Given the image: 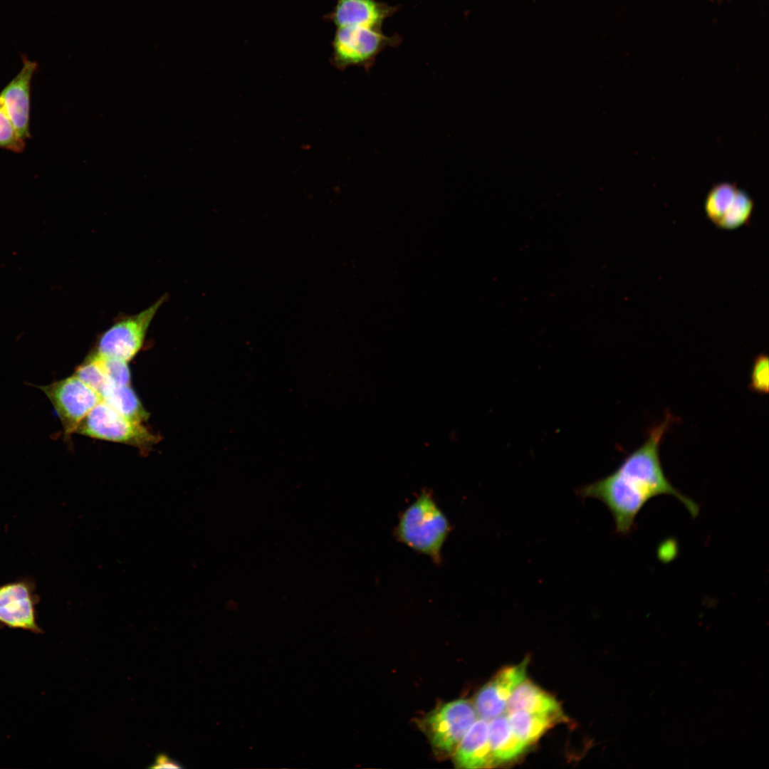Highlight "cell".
<instances>
[{
  "instance_id": "6da1fadb",
  "label": "cell",
  "mask_w": 769,
  "mask_h": 769,
  "mask_svg": "<svg viewBox=\"0 0 769 769\" xmlns=\"http://www.w3.org/2000/svg\"><path fill=\"white\" fill-rule=\"evenodd\" d=\"M671 422V417L667 416L652 428L645 441L611 474L578 490L581 497L596 498L605 505L613 517L616 532L621 535L631 533L642 508L661 495L678 498L692 517L699 514V506L671 484L661 466L660 445Z\"/></svg>"
},
{
  "instance_id": "7a4b0ae2",
  "label": "cell",
  "mask_w": 769,
  "mask_h": 769,
  "mask_svg": "<svg viewBox=\"0 0 769 769\" xmlns=\"http://www.w3.org/2000/svg\"><path fill=\"white\" fill-rule=\"evenodd\" d=\"M451 530L432 493L424 490L400 514L394 535L399 542L438 564Z\"/></svg>"
},
{
  "instance_id": "3957f363",
  "label": "cell",
  "mask_w": 769,
  "mask_h": 769,
  "mask_svg": "<svg viewBox=\"0 0 769 769\" xmlns=\"http://www.w3.org/2000/svg\"><path fill=\"white\" fill-rule=\"evenodd\" d=\"M75 433L137 448L147 454L161 439L143 422L122 415L100 401L79 424Z\"/></svg>"
},
{
  "instance_id": "277c9868",
  "label": "cell",
  "mask_w": 769,
  "mask_h": 769,
  "mask_svg": "<svg viewBox=\"0 0 769 769\" xmlns=\"http://www.w3.org/2000/svg\"><path fill=\"white\" fill-rule=\"evenodd\" d=\"M166 298L162 296L137 313L119 317L98 336L92 352L103 357L131 361L142 348L149 327Z\"/></svg>"
},
{
  "instance_id": "5b68a950",
  "label": "cell",
  "mask_w": 769,
  "mask_h": 769,
  "mask_svg": "<svg viewBox=\"0 0 769 769\" xmlns=\"http://www.w3.org/2000/svg\"><path fill=\"white\" fill-rule=\"evenodd\" d=\"M399 36H388L382 29L360 26L337 28L333 40V63L343 69L352 66L369 68L387 46L398 45Z\"/></svg>"
},
{
  "instance_id": "8992f818",
  "label": "cell",
  "mask_w": 769,
  "mask_h": 769,
  "mask_svg": "<svg viewBox=\"0 0 769 769\" xmlns=\"http://www.w3.org/2000/svg\"><path fill=\"white\" fill-rule=\"evenodd\" d=\"M47 397L68 441L79 424L101 401L100 395L75 375L46 385L36 386Z\"/></svg>"
},
{
  "instance_id": "52a82bcc",
  "label": "cell",
  "mask_w": 769,
  "mask_h": 769,
  "mask_svg": "<svg viewBox=\"0 0 769 769\" xmlns=\"http://www.w3.org/2000/svg\"><path fill=\"white\" fill-rule=\"evenodd\" d=\"M478 718L474 704L456 699L439 706L423 721L433 748L440 754H453L469 728Z\"/></svg>"
},
{
  "instance_id": "ba28073f",
  "label": "cell",
  "mask_w": 769,
  "mask_h": 769,
  "mask_svg": "<svg viewBox=\"0 0 769 769\" xmlns=\"http://www.w3.org/2000/svg\"><path fill=\"white\" fill-rule=\"evenodd\" d=\"M40 597L29 576L0 585V628L42 633L38 623L36 606Z\"/></svg>"
},
{
  "instance_id": "9c48e42d",
  "label": "cell",
  "mask_w": 769,
  "mask_h": 769,
  "mask_svg": "<svg viewBox=\"0 0 769 769\" xmlns=\"http://www.w3.org/2000/svg\"><path fill=\"white\" fill-rule=\"evenodd\" d=\"M22 60L23 66L19 73L0 93V108L9 117L20 138L25 140L31 137V83L38 64L26 56L22 57Z\"/></svg>"
},
{
  "instance_id": "30bf717a",
  "label": "cell",
  "mask_w": 769,
  "mask_h": 769,
  "mask_svg": "<svg viewBox=\"0 0 769 769\" xmlns=\"http://www.w3.org/2000/svg\"><path fill=\"white\" fill-rule=\"evenodd\" d=\"M527 664L503 669L478 691L474 703L478 716L488 721L503 714L511 694L525 679Z\"/></svg>"
},
{
  "instance_id": "8fae6325",
  "label": "cell",
  "mask_w": 769,
  "mask_h": 769,
  "mask_svg": "<svg viewBox=\"0 0 769 769\" xmlns=\"http://www.w3.org/2000/svg\"><path fill=\"white\" fill-rule=\"evenodd\" d=\"M397 9L377 0H338L329 18L337 28L360 26L382 29L384 21Z\"/></svg>"
},
{
  "instance_id": "7c38bea8",
  "label": "cell",
  "mask_w": 769,
  "mask_h": 769,
  "mask_svg": "<svg viewBox=\"0 0 769 769\" xmlns=\"http://www.w3.org/2000/svg\"><path fill=\"white\" fill-rule=\"evenodd\" d=\"M457 768L477 769L494 765L488 739V721L481 718L469 728L452 754Z\"/></svg>"
},
{
  "instance_id": "4fadbf2b",
  "label": "cell",
  "mask_w": 769,
  "mask_h": 769,
  "mask_svg": "<svg viewBox=\"0 0 769 769\" xmlns=\"http://www.w3.org/2000/svg\"><path fill=\"white\" fill-rule=\"evenodd\" d=\"M488 739L494 764L513 760L528 747L514 734L506 714L488 721Z\"/></svg>"
},
{
  "instance_id": "5bb4252c",
  "label": "cell",
  "mask_w": 769,
  "mask_h": 769,
  "mask_svg": "<svg viewBox=\"0 0 769 769\" xmlns=\"http://www.w3.org/2000/svg\"><path fill=\"white\" fill-rule=\"evenodd\" d=\"M523 711L530 713H562L558 702L529 681H522L513 691L506 705L508 713Z\"/></svg>"
},
{
  "instance_id": "9a60e30c",
  "label": "cell",
  "mask_w": 769,
  "mask_h": 769,
  "mask_svg": "<svg viewBox=\"0 0 769 769\" xmlns=\"http://www.w3.org/2000/svg\"><path fill=\"white\" fill-rule=\"evenodd\" d=\"M561 715L516 711L508 713V718L514 734L528 746L538 741Z\"/></svg>"
},
{
  "instance_id": "2e32d148",
  "label": "cell",
  "mask_w": 769,
  "mask_h": 769,
  "mask_svg": "<svg viewBox=\"0 0 769 769\" xmlns=\"http://www.w3.org/2000/svg\"><path fill=\"white\" fill-rule=\"evenodd\" d=\"M101 401L130 419L146 422L149 413L130 385H110L102 394Z\"/></svg>"
},
{
  "instance_id": "e0dca14e",
  "label": "cell",
  "mask_w": 769,
  "mask_h": 769,
  "mask_svg": "<svg viewBox=\"0 0 769 769\" xmlns=\"http://www.w3.org/2000/svg\"><path fill=\"white\" fill-rule=\"evenodd\" d=\"M740 189L731 183H720L708 192L704 209L708 219L716 224L732 206Z\"/></svg>"
},
{
  "instance_id": "ac0fdd59",
  "label": "cell",
  "mask_w": 769,
  "mask_h": 769,
  "mask_svg": "<svg viewBox=\"0 0 769 769\" xmlns=\"http://www.w3.org/2000/svg\"><path fill=\"white\" fill-rule=\"evenodd\" d=\"M754 202L750 196L740 189L729 210L715 224L723 230H733L746 225L750 220Z\"/></svg>"
},
{
  "instance_id": "d6986e66",
  "label": "cell",
  "mask_w": 769,
  "mask_h": 769,
  "mask_svg": "<svg viewBox=\"0 0 769 769\" xmlns=\"http://www.w3.org/2000/svg\"><path fill=\"white\" fill-rule=\"evenodd\" d=\"M73 375L95 391L100 398L104 392L113 385L108 381L98 360L91 353L75 367Z\"/></svg>"
},
{
  "instance_id": "ffe728a7",
  "label": "cell",
  "mask_w": 769,
  "mask_h": 769,
  "mask_svg": "<svg viewBox=\"0 0 769 769\" xmlns=\"http://www.w3.org/2000/svg\"><path fill=\"white\" fill-rule=\"evenodd\" d=\"M90 353L98 360L111 384L117 386L131 384V373L128 362L115 358L103 357L93 352Z\"/></svg>"
},
{
  "instance_id": "44dd1931",
  "label": "cell",
  "mask_w": 769,
  "mask_h": 769,
  "mask_svg": "<svg viewBox=\"0 0 769 769\" xmlns=\"http://www.w3.org/2000/svg\"><path fill=\"white\" fill-rule=\"evenodd\" d=\"M768 355L763 353L758 355L753 362L750 375L749 387L753 392L763 394L768 392Z\"/></svg>"
},
{
  "instance_id": "7402d4cb",
  "label": "cell",
  "mask_w": 769,
  "mask_h": 769,
  "mask_svg": "<svg viewBox=\"0 0 769 769\" xmlns=\"http://www.w3.org/2000/svg\"><path fill=\"white\" fill-rule=\"evenodd\" d=\"M24 147L25 140L20 138L10 120L0 108V148L21 152Z\"/></svg>"
}]
</instances>
